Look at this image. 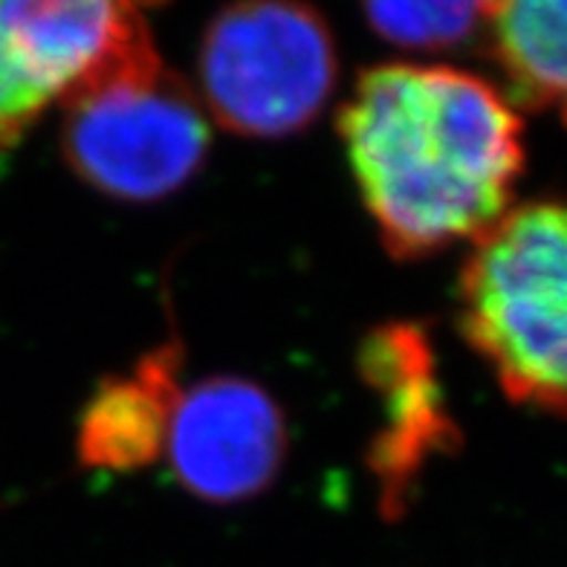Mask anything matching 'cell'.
I'll list each match as a JSON object with an SVG mask.
<instances>
[{"mask_svg": "<svg viewBox=\"0 0 567 567\" xmlns=\"http://www.w3.org/2000/svg\"><path fill=\"white\" fill-rule=\"evenodd\" d=\"M339 127L359 195L396 258L475 244L513 209L522 116L481 75L382 64L359 79Z\"/></svg>", "mask_w": 567, "mask_h": 567, "instance_id": "obj_1", "label": "cell"}, {"mask_svg": "<svg viewBox=\"0 0 567 567\" xmlns=\"http://www.w3.org/2000/svg\"><path fill=\"white\" fill-rule=\"evenodd\" d=\"M328 23L296 3L224 9L200 47V105L231 134L276 140L301 131L333 93Z\"/></svg>", "mask_w": 567, "mask_h": 567, "instance_id": "obj_3", "label": "cell"}, {"mask_svg": "<svg viewBox=\"0 0 567 567\" xmlns=\"http://www.w3.org/2000/svg\"><path fill=\"white\" fill-rule=\"evenodd\" d=\"M64 157L120 200H157L200 168L209 122L200 99L159 55L107 75L64 102Z\"/></svg>", "mask_w": 567, "mask_h": 567, "instance_id": "obj_4", "label": "cell"}, {"mask_svg": "<svg viewBox=\"0 0 567 567\" xmlns=\"http://www.w3.org/2000/svg\"><path fill=\"white\" fill-rule=\"evenodd\" d=\"M287 432L267 391L238 377L179 389L163 455L186 489L231 504L261 493L284 461Z\"/></svg>", "mask_w": 567, "mask_h": 567, "instance_id": "obj_5", "label": "cell"}, {"mask_svg": "<svg viewBox=\"0 0 567 567\" xmlns=\"http://www.w3.org/2000/svg\"><path fill=\"white\" fill-rule=\"evenodd\" d=\"M53 102L12 27L7 0H0V145L18 140Z\"/></svg>", "mask_w": 567, "mask_h": 567, "instance_id": "obj_10", "label": "cell"}, {"mask_svg": "<svg viewBox=\"0 0 567 567\" xmlns=\"http://www.w3.org/2000/svg\"><path fill=\"white\" fill-rule=\"evenodd\" d=\"M368 27L409 50L457 47L484 27V3H371Z\"/></svg>", "mask_w": 567, "mask_h": 567, "instance_id": "obj_9", "label": "cell"}, {"mask_svg": "<svg viewBox=\"0 0 567 567\" xmlns=\"http://www.w3.org/2000/svg\"><path fill=\"white\" fill-rule=\"evenodd\" d=\"M484 30L515 99L567 125V0L484 3Z\"/></svg>", "mask_w": 567, "mask_h": 567, "instance_id": "obj_7", "label": "cell"}, {"mask_svg": "<svg viewBox=\"0 0 567 567\" xmlns=\"http://www.w3.org/2000/svg\"><path fill=\"white\" fill-rule=\"evenodd\" d=\"M461 328L509 400L567 414V200L513 206L472 244Z\"/></svg>", "mask_w": 567, "mask_h": 567, "instance_id": "obj_2", "label": "cell"}, {"mask_svg": "<svg viewBox=\"0 0 567 567\" xmlns=\"http://www.w3.org/2000/svg\"><path fill=\"white\" fill-rule=\"evenodd\" d=\"M179 394L174 351L151 353L125 380H111L84 409L79 446L90 466L136 470L163 455Z\"/></svg>", "mask_w": 567, "mask_h": 567, "instance_id": "obj_6", "label": "cell"}, {"mask_svg": "<svg viewBox=\"0 0 567 567\" xmlns=\"http://www.w3.org/2000/svg\"><path fill=\"white\" fill-rule=\"evenodd\" d=\"M365 368L394 409L389 429L391 441L382 452L385 475L405 478L409 466L420 461L425 449L441 441L446 429L429 351L414 330H382L380 339L368 348Z\"/></svg>", "mask_w": 567, "mask_h": 567, "instance_id": "obj_8", "label": "cell"}]
</instances>
